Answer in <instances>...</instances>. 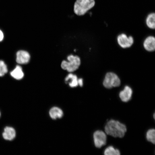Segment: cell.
<instances>
[{
  "label": "cell",
  "mask_w": 155,
  "mask_h": 155,
  "mask_svg": "<svg viewBox=\"0 0 155 155\" xmlns=\"http://www.w3.org/2000/svg\"><path fill=\"white\" fill-rule=\"evenodd\" d=\"M105 131L107 135L114 137L122 138L124 136L127 131L126 126L119 121L110 120L105 126Z\"/></svg>",
  "instance_id": "obj_1"
},
{
  "label": "cell",
  "mask_w": 155,
  "mask_h": 155,
  "mask_svg": "<svg viewBox=\"0 0 155 155\" xmlns=\"http://www.w3.org/2000/svg\"><path fill=\"white\" fill-rule=\"evenodd\" d=\"M95 4L94 0H77L74 4V11L75 14L81 16L92 8Z\"/></svg>",
  "instance_id": "obj_2"
},
{
  "label": "cell",
  "mask_w": 155,
  "mask_h": 155,
  "mask_svg": "<svg viewBox=\"0 0 155 155\" xmlns=\"http://www.w3.org/2000/svg\"><path fill=\"white\" fill-rule=\"evenodd\" d=\"M68 61H63L61 64V67L68 72H73L78 68L81 65L80 58L77 56L72 55H69L67 57Z\"/></svg>",
  "instance_id": "obj_3"
},
{
  "label": "cell",
  "mask_w": 155,
  "mask_h": 155,
  "mask_svg": "<svg viewBox=\"0 0 155 155\" xmlns=\"http://www.w3.org/2000/svg\"><path fill=\"white\" fill-rule=\"evenodd\" d=\"M120 84V80L115 73L112 72L107 73L103 82L104 86L105 88H111L118 87Z\"/></svg>",
  "instance_id": "obj_4"
},
{
  "label": "cell",
  "mask_w": 155,
  "mask_h": 155,
  "mask_svg": "<svg viewBox=\"0 0 155 155\" xmlns=\"http://www.w3.org/2000/svg\"><path fill=\"white\" fill-rule=\"evenodd\" d=\"M94 145L97 148H101L106 144L107 137L105 133L102 131H97L94 133Z\"/></svg>",
  "instance_id": "obj_5"
},
{
  "label": "cell",
  "mask_w": 155,
  "mask_h": 155,
  "mask_svg": "<svg viewBox=\"0 0 155 155\" xmlns=\"http://www.w3.org/2000/svg\"><path fill=\"white\" fill-rule=\"evenodd\" d=\"M117 42L121 47L126 48L130 47L133 45L134 39L132 36L127 37L125 34H122L118 36Z\"/></svg>",
  "instance_id": "obj_6"
},
{
  "label": "cell",
  "mask_w": 155,
  "mask_h": 155,
  "mask_svg": "<svg viewBox=\"0 0 155 155\" xmlns=\"http://www.w3.org/2000/svg\"><path fill=\"white\" fill-rule=\"evenodd\" d=\"M30 59V54L24 50H19L16 54V61L20 64H28Z\"/></svg>",
  "instance_id": "obj_7"
},
{
  "label": "cell",
  "mask_w": 155,
  "mask_h": 155,
  "mask_svg": "<svg viewBox=\"0 0 155 155\" xmlns=\"http://www.w3.org/2000/svg\"><path fill=\"white\" fill-rule=\"evenodd\" d=\"M2 136L3 138L5 140L12 141L13 140L16 136V131L12 127H7L5 128Z\"/></svg>",
  "instance_id": "obj_8"
},
{
  "label": "cell",
  "mask_w": 155,
  "mask_h": 155,
  "mask_svg": "<svg viewBox=\"0 0 155 155\" xmlns=\"http://www.w3.org/2000/svg\"><path fill=\"white\" fill-rule=\"evenodd\" d=\"M133 91L130 87L126 86L123 91L120 93L119 96L124 102H127L131 99Z\"/></svg>",
  "instance_id": "obj_9"
},
{
  "label": "cell",
  "mask_w": 155,
  "mask_h": 155,
  "mask_svg": "<svg viewBox=\"0 0 155 155\" xmlns=\"http://www.w3.org/2000/svg\"><path fill=\"white\" fill-rule=\"evenodd\" d=\"M145 49L148 51H153L155 49V38L154 37H148L144 42Z\"/></svg>",
  "instance_id": "obj_10"
},
{
  "label": "cell",
  "mask_w": 155,
  "mask_h": 155,
  "mask_svg": "<svg viewBox=\"0 0 155 155\" xmlns=\"http://www.w3.org/2000/svg\"><path fill=\"white\" fill-rule=\"evenodd\" d=\"M49 114L50 117L53 120L61 119L64 115L62 110L57 107H52L50 110Z\"/></svg>",
  "instance_id": "obj_11"
},
{
  "label": "cell",
  "mask_w": 155,
  "mask_h": 155,
  "mask_svg": "<svg viewBox=\"0 0 155 155\" xmlns=\"http://www.w3.org/2000/svg\"><path fill=\"white\" fill-rule=\"evenodd\" d=\"M65 82L67 84H68L70 87L71 88H74L78 86V79L77 75L73 74H69L65 78Z\"/></svg>",
  "instance_id": "obj_12"
},
{
  "label": "cell",
  "mask_w": 155,
  "mask_h": 155,
  "mask_svg": "<svg viewBox=\"0 0 155 155\" xmlns=\"http://www.w3.org/2000/svg\"><path fill=\"white\" fill-rule=\"evenodd\" d=\"M11 76L16 80H19L22 79L24 77L22 68L17 65L15 68L10 73Z\"/></svg>",
  "instance_id": "obj_13"
},
{
  "label": "cell",
  "mask_w": 155,
  "mask_h": 155,
  "mask_svg": "<svg viewBox=\"0 0 155 155\" xmlns=\"http://www.w3.org/2000/svg\"><path fill=\"white\" fill-rule=\"evenodd\" d=\"M155 14L154 13H150L147 17L146 23L147 26L151 29L155 28Z\"/></svg>",
  "instance_id": "obj_14"
},
{
  "label": "cell",
  "mask_w": 155,
  "mask_h": 155,
  "mask_svg": "<svg viewBox=\"0 0 155 155\" xmlns=\"http://www.w3.org/2000/svg\"><path fill=\"white\" fill-rule=\"evenodd\" d=\"M104 154L105 155H119L120 153L117 149L114 148L112 146H110L104 150Z\"/></svg>",
  "instance_id": "obj_15"
},
{
  "label": "cell",
  "mask_w": 155,
  "mask_h": 155,
  "mask_svg": "<svg viewBox=\"0 0 155 155\" xmlns=\"http://www.w3.org/2000/svg\"><path fill=\"white\" fill-rule=\"evenodd\" d=\"M147 139L149 141L154 144L155 143V130L154 129L149 130L147 133Z\"/></svg>",
  "instance_id": "obj_16"
},
{
  "label": "cell",
  "mask_w": 155,
  "mask_h": 155,
  "mask_svg": "<svg viewBox=\"0 0 155 155\" xmlns=\"http://www.w3.org/2000/svg\"><path fill=\"white\" fill-rule=\"evenodd\" d=\"M8 72L6 65L3 61H0V77H3Z\"/></svg>",
  "instance_id": "obj_17"
},
{
  "label": "cell",
  "mask_w": 155,
  "mask_h": 155,
  "mask_svg": "<svg viewBox=\"0 0 155 155\" xmlns=\"http://www.w3.org/2000/svg\"><path fill=\"white\" fill-rule=\"evenodd\" d=\"M4 38V34L3 32L0 30V42L2 41Z\"/></svg>",
  "instance_id": "obj_18"
},
{
  "label": "cell",
  "mask_w": 155,
  "mask_h": 155,
  "mask_svg": "<svg viewBox=\"0 0 155 155\" xmlns=\"http://www.w3.org/2000/svg\"><path fill=\"white\" fill-rule=\"evenodd\" d=\"M78 84L81 87L83 86V80L82 78L78 79Z\"/></svg>",
  "instance_id": "obj_19"
},
{
  "label": "cell",
  "mask_w": 155,
  "mask_h": 155,
  "mask_svg": "<svg viewBox=\"0 0 155 155\" xmlns=\"http://www.w3.org/2000/svg\"><path fill=\"white\" fill-rule=\"evenodd\" d=\"M1 112H0V117H1Z\"/></svg>",
  "instance_id": "obj_20"
}]
</instances>
